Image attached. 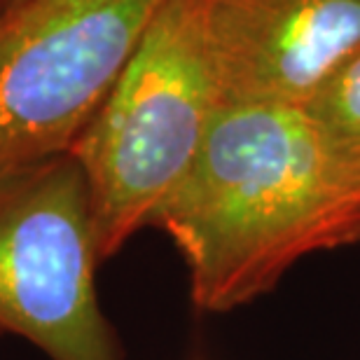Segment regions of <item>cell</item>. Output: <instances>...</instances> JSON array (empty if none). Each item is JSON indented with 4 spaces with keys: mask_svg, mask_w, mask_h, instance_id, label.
Listing matches in <instances>:
<instances>
[{
    "mask_svg": "<svg viewBox=\"0 0 360 360\" xmlns=\"http://www.w3.org/2000/svg\"><path fill=\"white\" fill-rule=\"evenodd\" d=\"M201 311L250 304L302 257L360 241V167L302 105L222 103L157 208Z\"/></svg>",
    "mask_w": 360,
    "mask_h": 360,
    "instance_id": "cell-1",
    "label": "cell"
},
{
    "mask_svg": "<svg viewBox=\"0 0 360 360\" xmlns=\"http://www.w3.org/2000/svg\"><path fill=\"white\" fill-rule=\"evenodd\" d=\"M160 5L0 3V180L70 155Z\"/></svg>",
    "mask_w": 360,
    "mask_h": 360,
    "instance_id": "cell-3",
    "label": "cell"
},
{
    "mask_svg": "<svg viewBox=\"0 0 360 360\" xmlns=\"http://www.w3.org/2000/svg\"><path fill=\"white\" fill-rule=\"evenodd\" d=\"M220 105L206 0H162L70 150L87 176L101 262L150 227L192 169Z\"/></svg>",
    "mask_w": 360,
    "mask_h": 360,
    "instance_id": "cell-2",
    "label": "cell"
},
{
    "mask_svg": "<svg viewBox=\"0 0 360 360\" xmlns=\"http://www.w3.org/2000/svg\"><path fill=\"white\" fill-rule=\"evenodd\" d=\"M98 264L89 185L73 155L0 180V335L49 360H122Z\"/></svg>",
    "mask_w": 360,
    "mask_h": 360,
    "instance_id": "cell-4",
    "label": "cell"
},
{
    "mask_svg": "<svg viewBox=\"0 0 360 360\" xmlns=\"http://www.w3.org/2000/svg\"><path fill=\"white\" fill-rule=\"evenodd\" d=\"M0 3H3V0H0Z\"/></svg>",
    "mask_w": 360,
    "mask_h": 360,
    "instance_id": "cell-7",
    "label": "cell"
},
{
    "mask_svg": "<svg viewBox=\"0 0 360 360\" xmlns=\"http://www.w3.org/2000/svg\"><path fill=\"white\" fill-rule=\"evenodd\" d=\"M304 108L335 146L360 167V49Z\"/></svg>",
    "mask_w": 360,
    "mask_h": 360,
    "instance_id": "cell-6",
    "label": "cell"
},
{
    "mask_svg": "<svg viewBox=\"0 0 360 360\" xmlns=\"http://www.w3.org/2000/svg\"><path fill=\"white\" fill-rule=\"evenodd\" d=\"M222 103L304 108L360 49V0H206Z\"/></svg>",
    "mask_w": 360,
    "mask_h": 360,
    "instance_id": "cell-5",
    "label": "cell"
}]
</instances>
